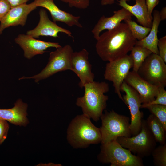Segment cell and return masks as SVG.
Listing matches in <instances>:
<instances>
[{"label": "cell", "mask_w": 166, "mask_h": 166, "mask_svg": "<svg viewBox=\"0 0 166 166\" xmlns=\"http://www.w3.org/2000/svg\"><path fill=\"white\" fill-rule=\"evenodd\" d=\"M137 73L149 83L157 86H166V65L158 55L151 53L145 59Z\"/></svg>", "instance_id": "cell-8"}, {"label": "cell", "mask_w": 166, "mask_h": 166, "mask_svg": "<svg viewBox=\"0 0 166 166\" xmlns=\"http://www.w3.org/2000/svg\"><path fill=\"white\" fill-rule=\"evenodd\" d=\"M97 40V54L103 61L108 62L127 55L137 41L126 23H121L114 28L104 32Z\"/></svg>", "instance_id": "cell-1"}, {"label": "cell", "mask_w": 166, "mask_h": 166, "mask_svg": "<svg viewBox=\"0 0 166 166\" xmlns=\"http://www.w3.org/2000/svg\"><path fill=\"white\" fill-rule=\"evenodd\" d=\"M40 19L37 26L34 29L28 31L26 34L34 38L40 36L58 37L59 32L63 33L73 38L69 30L57 25L49 18L47 12L44 9H41L39 12Z\"/></svg>", "instance_id": "cell-13"}, {"label": "cell", "mask_w": 166, "mask_h": 166, "mask_svg": "<svg viewBox=\"0 0 166 166\" xmlns=\"http://www.w3.org/2000/svg\"><path fill=\"white\" fill-rule=\"evenodd\" d=\"M121 91L125 93L122 97L128 108L131 114L130 129L132 135L135 136L140 132L143 113L140 109L142 103L139 94L124 81L121 85Z\"/></svg>", "instance_id": "cell-10"}, {"label": "cell", "mask_w": 166, "mask_h": 166, "mask_svg": "<svg viewBox=\"0 0 166 166\" xmlns=\"http://www.w3.org/2000/svg\"><path fill=\"white\" fill-rule=\"evenodd\" d=\"M84 95L78 98L76 104L82 109L83 114L94 121L99 120L106 108L108 96L105 95L109 90L108 83L94 81L85 84Z\"/></svg>", "instance_id": "cell-2"}, {"label": "cell", "mask_w": 166, "mask_h": 166, "mask_svg": "<svg viewBox=\"0 0 166 166\" xmlns=\"http://www.w3.org/2000/svg\"><path fill=\"white\" fill-rule=\"evenodd\" d=\"M151 155L155 166H166V143L156 147Z\"/></svg>", "instance_id": "cell-24"}, {"label": "cell", "mask_w": 166, "mask_h": 166, "mask_svg": "<svg viewBox=\"0 0 166 166\" xmlns=\"http://www.w3.org/2000/svg\"><path fill=\"white\" fill-rule=\"evenodd\" d=\"M98 160L102 163H110L111 166H143L142 158L133 154L114 140L101 144Z\"/></svg>", "instance_id": "cell-5"}, {"label": "cell", "mask_w": 166, "mask_h": 166, "mask_svg": "<svg viewBox=\"0 0 166 166\" xmlns=\"http://www.w3.org/2000/svg\"><path fill=\"white\" fill-rule=\"evenodd\" d=\"M129 0H119V5L128 10L135 16L137 22L143 26L151 28L152 19L148 13L146 0H135L133 5L128 4L127 2Z\"/></svg>", "instance_id": "cell-19"}, {"label": "cell", "mask_w": 166, "mask_h": 166, "mask_svg": "<svg viewBox=\"0 0 166 166\" xmlns=\"http://www.w3.org/2000/svg\"><path fill=\"white\" fill-rule=\"evenodd\" d=\"M159 0H146L148 12L150 17L153 19L152 15L154 8L158 4Z\"/></svg>", "instance_id": "cell-31"}, {"label": "cell", "mask_w": 166, "mask_h": 166, "mask_svg": "<svg viewBox=\"0 0 166 166\" xmlns=\"http://www.w3.org/2000/svg\"><path fill=\"white\" fill-rule=\"evenodd\" d=\"M146 121L156 142L161 145L166 143V130L158 118L151 114Z\"/></svg>", "instance_id": "cell-21"}, {"label": "cell", "mask_w": 166, "mask_h": 166, "mask_svg": "<svg viewBox=\"0 0 166 166\" xmlns=\"http://www.w3.org/2000/svg\"><path fill=\"white\" fill-rule=\"evenodd\" d=\"M124 21L128 25L134 38L138 41L144 38L150 30L151 28L139 25L132 19H126Z\"/></svg>", "instance_id": "cell-23"}, {"label": "cell", "mask_w": 166, "mask_h": 166, "mask_svg": "<svg viewBox=\"0 0 166 166\" xmlns=\"http://www.w3.org/2000/svg\"><path fill=\"white\" fill-rule=\"evenodd\" d=\"M67 3L70 7H75L80 9H87L90 4L89 0H60Z\"/></svg>", "instance_id": "cell-27"}, {"label": "cell", "mask_w": 166, "mask_h": 166, "mask_svg": "<svg viewBox=\"0 0 166 166\" xmlns=\"http://www.w3.org/2000/svg\"><path fill=\"white\" fill-rule=\"evenodd\" d=\"M131 51L133 61L132 71L137 72L146 58L152 52L145 48L137 45L134 46Z\"/></svg>", "instance_id": "cell-22"}, {"label": "cell", "mask_w": 166, "mask_h": 166, "mask_svg": "<svg viewBox=\"0 0 166 166\" xmlns=\"http://www.w3.org/2000/svg\"><path fill=\"white\" fill-rule=\"evenodd\" d=\"M11 7L7 0H0V21L6 15Z\"/></svg>", "instance_id": "cell-29"}, {"label": "cell", "mask_w": 166, "mask_h": 166, "mask_svg": "<svg viewBox=\"0 0 166 166\" xmlns=\"http://www.w3.org/2000/svg\"><path fill=\"white\" fill-rule=\"evenodd\" d=\"M15 41L23 50L25 57L29 59L37 55L43 54L49 48L57 49L61 46L58 43L37 40L27 34H19Z\"/></svg>", "instance_id": "cell-12"}, {"label": "cell", "mask_w": 166, "mask_h": 166, "mask_svg": "<svg viewBox=\"0 0 166 166\" xmlns=\"http://www.w3.org/2000/svg\"><path fill=\"white\" fill-rule=\"evenodd\" d=\"M100 118L101 144L116 140L119 137L131 136L130 119L128 117L119 114L113 110L109 111L105 110Z\"/></svg>", "instance_id": "cell-4"}, {"label": "cell", "mask_w": 166, "mask_h": 166, "mask_svg": "<svg viewBox=\"0 0 166 166\" xmlns=\"http://www.w3.org/2000/svg\"><path fill=\"white\" fill-rule=\"evenodd\" d=\"M56 49L50 53L48 63L40 73L31 77H23L19 80L33 79L37 83L58 72L71 70V59L73 52L72 47L67 45Z\"/></svg>", "instance_id": "cell-7"}, {"label": "cell", "mask_w": 166, "mask_h": 166, "mask_svg": "<svg viewBox=\"0 0 166 166\" xmlns=\"http://www.w3.org/2000/svg\"><path fill=\"white\" fill-rule=\"evenodd\" d=\"M27 107V104L19 99L13 108L8 109H0V118L16 125H26L28 123Z\"/></svg>", "instance_id": "cell-18"}, {"label": "cell", "mask_w": 166, "mask_h": 166, "mask_svg": "<svg viewBox=\"0 0 166 166\" xmlns=\"http://www.w3.org/2000/svg\"><path fill=\"white\" fill-rule=\"evenodd\" d=\"M85 114L77 116L71 121L67 130V138L73 148H86L91 144L101 143L100 128L95 126Z\"/></svg>", "instance_id": "cell-3"}, {"label": "cell", "mask_w": 166, "mask_h": 166, "mask_svg": "<svg viewBox=\"0 0 166 166\" xmlns=\"http://www.w3.org/2000/svg\"><path fill=\"white\" fill-rule=\"evenodd\" d=\"M157 47L158 55L166 63V36H164L158 39Z\"/></svg>", "instance_id": "cell-28"}, {"label": "cell", "mask_w": 166, "mask_h": 166, "mask_svg": "<svg viewBox=\"0 0 166 166\" xmlns=\"http://www.w3.org/2000/svg\"><path fill=\"white\" fill-rule=\"evenodd\" d=\"M29 0H7L11 5L12 7L26 3Z\"/></svg>", "instance_id": "cell-32"}, {"label": "cell", "mask_w": 166, "mask_h": 166, "mask_svg": "<svg viewBox=\"0 0 166 166\" xmlns=\"http://www.w3.org/2000/svg\"><path fill=\"white\" fill-rule=\"evenodd\" d=\"M37 7H41L47 9L50 12L53 22L64 23L69 27L75 26L82 28L79 22L80 16H75L59 8L53 0H34Z\"/></svg>", "instance_id": "cell-16"}, {"label": "cell", "mask_w": 166, "mask_h": 166, "mask_svg": "<svg viewBox=\"0 0 166 166\" xmlns=\"http://www.w3.org/2000/svg\"><path fill=\"white\" fill-rule=\"evenodd\" d=\"M116 0H101V4L102 6L110 5L114 4Z\"/></svg>", "instance_id": "cell-34"}, {"label": "cell", "mask_w": 166, "mask_h": 166, "mask_svg": "<svg viewBox=\"0 0 166 166\" xmlns=\"http://www.w3.org/2000/svg\"><path fill=\"white\" fill-rule=\"evenodd\" d=\"M133 66V61L130 54L109 62L105 67V79L113 82L115 93L124 103L121 93V87Z\"/></svg>", "instance_id": "cell-9"}, {"label": "cell", "mask_w": 166, "mask_h": 166, "mask_svg": "<svg viewBox=\"0 0 166 166\" xmlns=\"http://www.w3.org/2000/svg\"><path fill=\"white\" fill-rule=\"evenodd\" d=\"M124 81L137 92L142 104L151 102L157 95L158 86L149 83L137 72L130 71Z\"/></svg>", "instance_id": "cell-14"}, {"label": "cell", "mask_w": 166, "mask_h": 166, "mask_svg": "<svg viewBox=\"0 0 166 166\" xmlns=\"http://www.w3.org/2000/svg\"><path fill=\"white\" fill-rule=\"evenodd\" d=\"M37 7L34 1L28 4L25 3L12 7L0 21V35L5 29L9 27L24 26L28 14Z\"/></svg>", "instance_id": "cell-15"}, {"label": "cell", "mask_w": 166, "mask_h": 166, "mask_svg": "<svg viewBox=\"0 0 166 166\" xmlns=\"http://www.w3.org/2000/svg\"><path fill=\"white\" fill-rule=\"evenodd\" d=\"M132 15L123 8L113 12V14L110 17L102 16L92 30L94 38L97 40L100 33L103 30L112 29L123 20L132 19Z\"/></svg>", "instance_id": "cell-17"}, {"label": "cell", "mask_w": 166, "mask_h": 166, "mask_svg": "<svg viewBox=\"0 0 166 166\" xmlns=\"http://www.w3.org/2000/svg\"><path fill=\"white\" fill-rule=\"evenodd\" d=\"M153 12L152 26L149 32L143 39L140 41L137 40L135 45L145 48L151 51L152 53L158 55L157 33L159 26L161 21L159 11L155 10Z\"/></svg>", "instance_id": "cell-20"}, {"label": "cell", "mask_w": 166, "mask_h": 166, "mask_svg": "<svg viewBox=\"0 0 166 166\" xmlns=\"http://www.w3.org/2000/svg\"><path fill=\"white\" fill-rule=\"evenodd\" d=\"M89 53L85 49L73 52L71 59V70L80 80L78 85L81 88L89 83L94 81V74L92 72V65L89 61Z\"/></svg>", "instance_id": "cell-11"}, {"label": "cell", "mask_w": 166, "mask_h": 166, "mask_svg": "<svg viewBox=\"0 0 166 166\" xmlns=\"http://www.w3.org/2000/svg\"><path fill=\"white\" fill-rule=\"evenodd\" d=\"M117 142L123 148L142 158L151 155L156 145L154 136L146 120H142L140 132L132 137H119Z\"/></svg>", "instance_id": "cell-6"}, {"label": "cell", "mask_w": 166, "mask_h": 166, "mask_svg": "<svg viewBox=\"0 0 166 166\" xmlns=\"http://www.w3.org/2000/svg\"><path fill=\"white\" fill-rule=\"evenodd\" d=\"M151 114L154 115L160 121L166 130V105H152L146 106Z\"/></svg>", "instance_id": "cell-25"}, {"label": "cell", "mask_w": 166, "mask_h": 166, "mask_svg": "<svg viewBox=\"0 0 166 166\" xmlns=\"http://www.w3.org/2000/svg\"><path fill=\"white\" fill-rule=\"evenodd\" d=\"M159 15L161 21L164 20L166 19V7H163L160 12H159Z\"/></svg>", "instance_id": "cell-33"}, {"label": "cell", "mask_w": 166, "mask_h": 166, "mask_svg": "<svg viewBox=\"0 0 166 166\" xmlns=\"http://www.w3.org/2000/svg\"><path fill=\"white\" fill-rule=\"evenodd\" d=\"M164 88L159 86L158 93L155 99L148 103L142 104L141 108H144L146 106L152 105H166V91Z\"/></svg>", "instance_id": "cell-26"}, {"label": "cell", "mask_w": 166, "mask_h": 166, "mask_svg": "<svg viewBox=\"0 0 166 166\" xmlns=\"http://www.w3.org/2000/svg\"><path fill=\"white\" fill-rule=\"evenodd\" d=\"M9 129V125L6 120L0 118V144L6 137Z\"/></svg>", "instance_id": "cell-30"}]
</instances>
